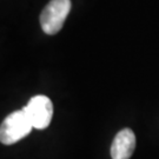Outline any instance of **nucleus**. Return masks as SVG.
Returning <instances> with one entry per match:
<instances>
[{"mask_svg":"<svg viewBox=\"0 0 159 159\" xmlns=\"http://www.w3.org/2000/svg\"><path fill=\"white\" fill-rule=\"evenodd\" d=\"M71 0H51L40 14V26L46 34H56L63 29L71 12Z\"/></svg>","mask_w":159,"mask_h":159,"instance_id":"f03ea898","label":"nucleus"},{"mask_svg":"<svg viewBox=\"0 0 159 159\" xmlns=\"http://www.w3.org/2000/svg\"><path fill=\"white\" fill-rule=\"evenodd\" d=\"M34 129L24 110H18L6 117L0 126V140L4 145H12L29 136Z\"/></svg>","mask_w":159,"mask_h":159,"instance_id":"f257e3e1","label":"nucleus"},{"mask_svg":"<svg viewBox=\"0 0 159 159\" xmlns=\"http://www.w3.org/2000/svg\"><path fill=\"white\" fill-rule=\"evenodd\" d=\"M136 148V136L131 129L119 131L111 145L112 159H130Z\"/></svg>","mask_w":159,"mask_h":159,"instance_id":"20e7f679","label":"nucleus"},{"mask_svg":"<svg viewBox=\"0 0 159 159\" xmlns=\"http://www.w3.org/2000/svg\"><path fill=\"white\" fill-rule=\"evenodd\" d=\"M23 110L34 129L44 130L51 124L53 117V104L48 97L44 94L32 97Z\"/></svg>","mask_w":159,"mask_h":159,"instance_id":"7ed1b4c3","label":"nucleus"}]
</instances>
